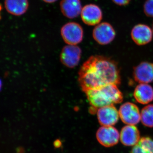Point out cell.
Here are the masks:
<instances>
[{
    "instance_id": "1",
    "label": "cell",
    "mask_w": 153,
    "mask_h": 153,
    "mask_svg": "<svg viewBox=\"0 0 153 153\" xmlns=\"http://www.w3.org/2000/svg\"><path fill=\"white\" fill-rule=\"evenodd\" d=\"M78 81L84 92L108 84L119 85L120 71L117 64L112 59L103 56H92L81 66Z\"/></svg>"
},
{
    "instance_id": "2",
    "label": "cell",
    "mask_w": 153,
    "mask_h": 153,
    "mask_svg": "<svg viewBox=\"0 0 153 153\" xmlns=\"http://www.w3.org/2000/svg\"><path fill=\"white\" fill-rule=\"evenodd\" d=\"M90 105L89 111L91 114L97 112L103 107L121 103L123 100V95L117 85L108 84L101 87L89 89L85 91Z\"/></svg>"
},
{
    "instance_id": "12",
    "label": "cell",
    "mask_w": 153,
    "mask_h": 153,
    "mask_svg": "<svg viewBox=\"0 0 153 153\" xmlns=\"http://www.w3.org/2000/svg\"><path fill=\"white\" fill-rule=\"evenodd\" d=\"M60 5L63 16L69 19L78 17L82 8L80 0H61Z\"/></svg>"
},
{
    "instance_id": "6",
    "label": "cell",
    "mask_w": 153,
    "mask_h": 153,
    "mask_svg": "<svg viewBox=\"0 0 153 153\" xmlns=\"http://www.w3.org/2000/svg\"><path fill=\"white\" fill-rule=\"evenodd\" d=\"M120 117L128 125H135L141 120V114L138 107L130 102H126L119 111Z\"/></svg>"
},
{
    "instance_id": "17",
    "label": "cell",
    "mask_w": 153,
    "mask_h": 153,
    "mask_svg": "<svg viewBox=\"0 0 153 153\" xmlns=\"http://www.w3.org/2000/svg\"><path fill=\"white\" fill-rule=\"evenodd\" d=\"M141 120L143 125L153 127V104L144 107L141 112Z\"/></svg>"
},
{
    "instance_id": "14",
    "label": "cell",
    "mask_w": 153,
    "mask_h": 153,
    "mask_svg": "<svg viewBox=\"0 0 153 153\" xmlns=\"http://www.w3.org/2000/svg\"><path fill=\"white\" fill-rule=\"evenodd\" d=\"M134 96L139 103L148 104L153 100V88L148 84L140 83L136 87Z\"/></svg>"
},
{
    "instance_id": "5",
    "label": "cell",
    "mask_w": 153,
    "mask_h": 153,
    "mask_svg": "<svg viewBox=\"0 0 153 153\" xmlns=\"http://www.w3.org/2000/svg\"><path fill=\"white\" fill-rule=\"evenodd\" d=\"M120 134L112 126H102L97 132L96 137L99 143L105 147L113 146L118 143Z\"/></svg>"
},
{
    "instance_id": "3",
    "label": "cell",
    "mask_w": 153,
    "mask_h": 153,
    "mask_svg": "<svg viewBox=\"0 0 153 153\" xmlns=\"http://www.w3.org/2000/svg\"><path fill=\"white\" fill-rule=\"evenodd\" d=\"M60 32L63 41L68 45H76L83 39V29L76 22L66 23L62 27Z\"/></svg>"
},
{
    "instance_id": "13",
    "label": "cell",
    "mask_w": 153,
    "mask_h": 153,
    "mask_svg": "<svg viewBox=\"0 0 153 153\" xmlns=\"http://www.w3.org/2000/svg\"><path fill=\"white\" fill-rule=\"evenodd\" d=\"M121 142L127 146H134L139 142L140 133L134 125H127L122 129L120 134Z\"/></svg>"
},
{
    "instance_id": "15",
    "label": "cell",
    "mask_w": 153,
    "mask_h": 153,
    "mask_svg": "<svg viewBox=\"0 0 153 153\" xmlns=\"http://www.w3.org/2000/svg\"><path fill=\"white\" fill-rule=\"evenodd\" d=\"M4 6L8 13L15 16H21L29 8L28 0H5Z\"/></svg>"
},
{
    "instance_id": "9",
    "label": "cell",
    "mask_w": 153,
    "mask_h": 153,
    "mask_svg": "<svg viewBox=\"0 0 153 153\" xmlns=\"http://www.w3.org/2000/svg\"><path fill=\"white\" fill-rule=\"evenodd\" d=\"M153 30L145 24H139L134 26L131 33L134 42L139 46L149 44L152 40Z\"/></svg>"
},
{
    "instance_id": "21",
    "label": "cell",
    "mask_w": 153,
    "mask_h": 153,
    "mask_svg": "<svg viewBox=\"0 0 153 153\" xmlns=\"http://www.w3.org/2000/svg\"><path fill=\"white\" fill-rule=\"evenodd\" d=\"M153 27V30H153V27Z\"/></svg>"
},
{
    "instance_id": "20",
    "label": "cell",
    "mask_w": 153,
    "mask_h": 153,
    "mask_svg": "<svg viewBox=\"0 0 153 153\" xmlns=\"http://www.w3.org/2000/svg\"><path fill=\"white\" fill-rule=\"evenodd\" d=\"M43 1L45 2L51 4V3L55 2L57 0H43Z\"/></svg>"
},
{
    "instance_id": "16",
    "label": "cell",
    "mask_w": 153,
    "mask_h": 153,
    "mask_svg": "<svg viewBox=\"0 0 153 153\" xmlns=\"http://www.w3.org/2000/svg\"><path fill=\"white\" fill-rule=\"evenodd\" d=\"M131 153H153V140L149 137L141 138Z\"/></svg>"
},
{
    "instance_id": "18",
    "label": "cell",
    "mask_w": 153,
    "mask_h": 153,
    "mask_svg": "<svg viewBox=\"0 0 153 153\" xmlns=\"http://www.w3.org/2000/svg\"><path fill=\"white\" fill-rule=\"evenodd\" d=\"M143 12L150 18H153V0H146L144 4Z\"/></svg>"
},
{
    "instance_id": "8",
    "label": "cell",
    "mask_w": 153,
    "mask_h": 153,
    "mask_svg": "<svg viewBox=\"0 0 153 153\" xmlns=\"http://www.w3.org/2000/svg\"><path fill=\"white\" fill-rule=\"evenodd\" d=\"M81 19L84 24L88 26H96L102 21L103 17L102 11L97 5L88 4L82 7Z\"/></svg>"
},
{
    "instance_id": "4",
    "label": "cell",
    "mask_w": 153,
    "mask_h": 153,
    "mask_svg": "<svg viewBox=\"0 0 153 153\" xmlns=\"http://www.w3.org/2000/svg\"><path fill=\"white\" fill-rule=\"evenodd\" d=\"M93 38L98 44L107 45L114 40L116 32L113 27L108 22H104L96 25L93 30Z\"/></svg>"
},
{
    "instance_id": "11",
    "label": "cell",
    "mask_w": 153,
    "mask_h": 153,
    "mask_svg": "<svg viewBox=\"0 0 153 153\" xmlns=\"http://www.w3.org/2000/svg\"><path fill=\"white\" fill-rule=\"evenodd\" d=\"M133 76L136 82L148 84L153 81V63L143 62L134 68Z\"/></svg>"
},
{
    "instance_id": "19",
    "label": "cell",
    "mask_w": 153,
    "mask_h": 153,
    "mask_svg": "<svg viewBox=\"0 0 153 153\" xmlns=\"http://www.w3.org/2000/svg\"><path fill=\"white\" fill-rule=\"evenodd\" d=\"M113 2L120 6L127 5L130 2L131 0H111Z\"/></svg>"
},
{
    "instance_id": "10",
    "label": "cell",
    "mask_w": 153,
    "mask_h": 153,
    "mask_svg": "<svg viewBox=\"0 0 153 153\" xmlns=\"http://www.w3.org/2000/svg\"><path fill=\"white\" fill-rule=\"evenodd\" d=\"M97 117L100 124L102 126H112L117 122L119 113L114 105H108L99 108Z\"/></svg>"
},
{
    "instance_id": "7",
    "label": "cell",
    "mask_w": 153,
    "mask_h": 153,
    "mask_svg": "<svg viewBox=\"0 0 153 153\" xmlns=\"http://www.w3.org/2000/svg\"><path fill=\"white\" fill-rule=\"evenodd\" d=\"M81 53V49L76 45H67L62 49L60 55V60L66 67L74 68L80 61Z\"/></svg>"
}]
</instances>
